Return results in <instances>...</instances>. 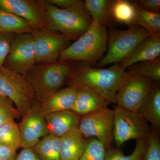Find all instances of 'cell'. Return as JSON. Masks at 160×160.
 Returning <instances> with one entry per match:
<instances>
[{
  "label": "cell",
  "instance_id": "1",
  "mask_svg": "<svg viewBox=\"0 0 160 160\" xmlns=\"http://www.w3.org/2000/svg\"><path fill=\"white\" fill-rule=\"evenodd\" d=\"M127 74L119 63L106 69L93 68L86 64L76 66L67 82L69 86L93 90L109 104L115 103L116 95Z\"/></svg>",
  "mask_w": 160,
  "mask_h": 160
},
{
  "label": "cell",
  "instance_id": "2",
  "mask_svg": "<svg viewBox=\"0 0 160 160\" xmlns=\"http://www.w3.org/2000/svg\"><path fill=\"white\" fill-rule=\"evenodd\" d=\"M72 62L36 63L25 77L34 91L35 98L40 102L61 89L68 81L76 66Z\"/></svg>",
  "mask_w": 160,
  "mask_h": 160
},
{
  "label": "cell",
  "instance_id": "3",
  "mask_svg": "<svg viewBox=\"0 0 160 160\" xmlns=\"http://www.w3.org/2000/svg\"><path fill=\"white\" fill-rule=\"evenodd\" d=\"M108 38L105 25L92 21L84 34L61 53L59 60L94 65L102 58Z\"/></svg>",
  "mask_w": 160,
  "mask_h": 160
},
{
  "label": "cell",
  "instance_id": "4",
  "mask_svg": "<svg viewBox=\"0 0 160 160\" xmlns=\"http://www.w3.org/2000/svg\"><path fill=\"white\" fill-rule=\"evenodd\" d=\"M46 19L48 29L61 32L69 41L78 39L92 22L85 6L64 9L48 4Z\"/></svg>",
  "mask_w": 160,
  "mask_h": 160
},
{
  "label": "cell",
  "instance_id": "5",
  "mask_svg": "<svg viewBox=\"0 0 160 160\" xmlns=\"http://www.w3.org/2000/svg\"><path fill=\"white\" fill-rule=\"evenodd\" d=\"M151 33L141 26H130L125 30H113L108 34V51L98 63L97 68L120 63Z\"/></svg>",
  "mask_w": 160,
  "mask_h": 160
},
{
  "label": "cell",
  "instance_id": "6",
  "mask_svg": "<svg viewBox=\"0 0 160 160\" xmlns=\"http://www.w3.org/2000/svg\"><path fill=\"white\" fill-rule=\"evenodd\" d=\"M0 93L12 102L21 117L35 98L33 88L24 76L4 67L0 69Z\"/></svg>",
  "mask_w": 160,
  "mask_h": 160
},
{
  "label": "cell",
  "instance_id": "7",
  "mask_svg": "<svg viewBox=\"0 0 160 160\" xmlns=\"http://www.w3.org/2000/svg\"><path fill=\"white\" fill-rule=\"evenodd\" d=\"M113 138L119 147L129 140L146 139L152 129L148 122L137 112L114 106Z\"/></svg>",
  "mask_w": 160,
  "mask_h": 160
},
{
  "label": "cell",
  "instance_id": "8",
  "mask_svg": "<svg viewBox=\"0 0 160 160\" xmlns=\"http://www.w3.org/2000/svg\"><path fill=\"white\" fill-rule=\"evenodd\" d=\"M78 129L83 137L95 138L108 149L113 138V109L106 107L81 117Z\"/></svg>",
  "mask_w": 160,
  "mask_h": 160
},
{
  "label": "cell",
  "instance_id": "9",
  "mask_svg": "<svg viewBox=\"0 0 160 160\" xmlns=\"http://www.w3.org/2000/svg\"><path fill=\"white\" fill-rule=\"evenodd\" d=\"M154 82L149 79L127 72L116 95L117 106L128 111L137 112L152 89Z\"/></svg>",
  "mask_w": 160,
  "mask_h": 160
},
{
  "label": "cell",
  "instance_id": "10",
  "mask_svg": "<svg viewBox=\"0 0 160 160\" xmlns=\"http://www.w3.org/2000/svg\"><path fill=\"white\" fill-rule=\"evenodd\" d=\"M36 64L34 43L32 33L14 34L9 54L3 67L25 77Z\"/></svg>",
  "mask_w": 160,
  "mask_h": 160
},
{
  "label": "cell",
  "instance_id": "11",
  "mask_svg": "<svg viewBox=\"0 0 160 160\" xmlns=\"http://www.w3.org/2000/svg\"><path fill=\"white\" fill-rule=\"evenodd\" d=\"M36 63L54 62L69 46L70 41L59 32L49 29H35L32 33Z\"/></svg>",
  "mask_w": 160,
  "mask_h": 160
},
{
  "label": "cell",
  "instance_id": "12",
  "mask_svg": "<svg viewBox=\"0 0 160 160\" xmlns=\"http://www.w3.org/2000/svg\"><path fill=\"white\" fill-rule=\"evenodd\" d=\"M45 0H0V8L26 20L37 30L48 29Z\"/></svg>",
  "mask_w": 160,
  "mask_h": 160
},
{
  "label": "cell",
  "instance_id": "13",
  "mask_svg": "<svg viewBox=\"0 0 160 160\" xmlns=\"http://www.w3.org/2000/svg\"><path fill=\"white\" fill-rule=\"evenodd\" d=\"M18 124L20 148H32L41 139L49 134L45 116L40 110V102L33 103Z\"/></svg>",
  "mask_w": 160,
  "mask_h": 160
},
{
  "label": "cell",
  "instance_id": "14",
  "mask_svg": "<svg viewBox=\"0 0 160 160\" xmlns=\"http://www.w3.org/2000/svg\"><path fill=\"white\" fill-rule=\"evenodd\" d=\"M160 54V33H151L140 42L131 54L119 64L123 69L126 70L137 63L158 58Z\"/></svg>",
  "mask_w": 160,
  "mask_h": 160
},
{
  "label": "cell",
  "instance_id": "15",
  "mask_svg": "<svg viewBox=\"0 0 160 160\" xmlns=\"http://www.w3.org/2000/svg\"><path fill=\"white\" fill-rule=\"evenodd\" d=\"M49 134L58 138L78 129L80 117L71 110L44 115Z\"/></svg>",
  "mask_w": 160,
  "mask_h": 160
},
{
  "label": "cell",
  "instance_id": "16",
  "mask_svg": "<svg viewBox=\"0 0 160 160\" xmlns=\"http://www.w3.org/2000/svg\"><path fill=\"white\" fill-rule=\"evenodd\" d=\"M78 94V88L69 86L61 89L40 102V110L43 115L71 110Z\"/></svg>",
  "mask_w": 160,
  "mask_h": 160
},
{
  "label": "cell",
  "instance_id": "17",
  "mask_svg": "<svg viewBox=\"0 0 160 160\" xmlns=\"http://www.w3.org/2000/svg\"><path fill=\"white\" fill-rule=\"evenodd\" d=\"M78 94L71 110L79 116L106 108L108 102L97 92L85 87H77Z\"/></svg>",
  "mask_w": 160,
  "mask_h": 160
},
{
  "label": "cell",
  "instance_id": "18",
  "mask_svg": "<svg viewBox=\"0 0 160 160\" xmlns=\"http://www.w3.org/2000/svg\"><path fill=\"white\" fill-rule=\"evenodd\" d=\"M86 142L78 129L60 138V160H80Z\"/></svg>",
  "mask_w": 160,
  "mask_h": 160
},
{
  "label": "cell",
  "instance_id": "19",
  "mask_svg": "<svg viewBox=\"0 0 160 160\" xmlns=\"http://www.w3.org/2000/svg\"><path fill=\"white\" fill-rule=\"evenodd\" d=\"M152 128L158 133L160 129V87L153 85L152 89L137 112Z\"/></svg>",
  "mask_w": 160,
  "mask_h": 160
},
{
  "label": "cell",
  "instance_id": "20",
  "mask_svg": "<svg viewBox=\"0 0 160 160\" xmlns=\"http://www.w3.org/2000/svg\"><path fill=\"white\" fill-rule=\"evenodd\" d=\"M109 15L118 23L134 26L136 9L134 1L116 0L111 1Z\"/></svg>",
  "mask_w": 160,
  "mask_h": 160
},
{
  "label": "cell",
  "instance_id": "21",
  "mask_svg": "<svg viewBox=\"0 0 160 160\" xmlns=\"http://www.w3.org/2000/svg\"><path fill=\"white\" fill-rule=\"evenodd\" d=\"M35 30L26 20L0 8V32L32 33Z\"/></svg>",
  "mask_w": 160,
  "mask_h": 160
},
{
  "label": "cell",
  "instance_id": "22",
  "mask_svg": "<svg viewBox=\"0 0 160 160\" xmlns=\"http://www.w3.org/2000/svg\"><path fill=\"white\" fill-rule=\"evenodd\" d=\"M60 138L49 134L32 147L41 160H60Z\"/></svg>",
  "mask_w": 160,
  "mask_h": 160
},
{
  "label": "cell",
  "instance_id": "23",
  "mask_svg": "<svg viewBox=\"0 0 160 160\" xmlns=\"http://www.w3.org/2000/svg\"><path fill=\"white\" fill-rule=\"evenodd\" d=\"M0 145L16 150L20 148L19 128L15 120H9L0 125Z\"/></svg>",
  "mask_w": 160,
  "mask_h": 160
},
{
  "label": "cell",
  "instance_id": "24",
  "mask_svg": "<svg viewBox=\"0 0 160 160\" xmlns=\"http://www.w3.org/2000/svg\"><path fill=\"white\" fill-rule=\"evenodd\" d=\"M134 2L136 9L134 26H141L151 33H160V12L147 11Z\"/></svg>",
  "mask_w": 160,
  "mask_h": 160
},
{
  "label": "cell",
  "instance_id": "25",
  "mask_svg": "<svg viewBox=\"0 0 160 160\" xmlns=\"http://www.w3.org/2000/svg\"><path fill=\"white\" fill-rule=\"evenodd\" d=\"M128 72L149 79L152 82L160 80V57L150 61L141 62L129 67Z\"/></svg>",
  "mask_w": 160,
  "mask_h": 160
},
{
  "label": "cell",
  "instance_id": "26",
  "mask_svg": "<svg viewBox=\"0 0 160 160\" xmlns=\"http://www.w3.org/2000/svg\"><path fill=\"white\" fill-rule=\"evenodd\" d=\"M111 1L86 0L84 2L86 11L92 21L105 25L104 23L109 15V8Z\"/></svg>",
  "mask_w": 160,
  "mask_h": 160
},
{
  "label": "cell",
  "instance_id": "27",
  "mask_svg": "<svg viewBox=\"0 0 160 160\" xmlns=\"http://www.w3.org/2000/svg\"><path fill=\"white\" fill-rule=\"evenodd\" d=\"M146 146V138L138 140L131 154L126 156L120 149L109 147L106 149L105 160H142Z\"/></svg>",
  "mask_w": 160,
  "mask_h": 160
},
{
  "label": "cell",
  "instance_id": "28",
  "mask_svg": "<svg viewBox=\"0 0 160 160\" xmlns=\"http://www.w3.org/2000/svg\"><path fill=\"white\" fill-rule=\"evenodd\" d=\"M106 148L95 138L86 142V148L80 160H105Z\"/></svg>",
  "mask_w": 160,
  "mask_h": 160
},
{
  "label": "cell",
  "instance_id": "29",
  "mask_svg": "<svg viewBox=\"0 0 160 160\" xmlns=\"http://www.w3.org/2000/svg\"><path fill=\"white\" fill-rule=\"evenodd\" d=\"M143 160H160V142L158 135L152 128L151 132L146 138V150Z\"/></svg>",
  "mask_w": 160,
  "mask_h": 160
},
{
  "label": "cell",
  "instance_id": "30",
  "mask_svg": "<svg viewBox=\"0 0 160 160\" xmlns=\"http://www.w3.org/2000/svg\"><path fill=\"white\" fill-rule=\"evenodd\" d=\"M13 105L9 98L0 93V125L9 120L21 117Z\"/></svg>",
  "mask_w": 160,
  "mask_h": 160
},
{
  "label": "cell",
  "instance_id": "31",
  "mask_svg": "<svg viewBox=\"0 0 160 160\" xmlns=\"http://www.w3.org/2000/svg\"><path fill=\"white\" fill-rule=\"evenodd\" d=\"M13 33L0 32V69L3 66L4 62L10 50Z\"/></svg>",
  "mask_w": 160,
  "mask_h": 160
},
{
  "label": "cell",
  "instance_id": "32",
  "mask_svg": "<svg viewBox=\"0 0 160 160\" xmlns=\"http://www.w3.org/2000/svg\"><path fill=\"white\" fill-rule=\"evenodd\" d=\"M47 3L61 9H71L85 6L84 2L80 0H46Z\"/></svg>",
  "mask_w": 160,
  "mask_h": 160
},
{
  "label": "cell",
  "instance_id": "33",
  "mask_svg": "<svg viewBox=\"0 0 160 160\" xmlns=\"http://www.w3.org/2000/svg\"><path fill=\"white\" fill-rule=\"evenodd\" d=\"M135 2L138 6L145 10L152 12H160V0H140Z\"/></svg>",
  "mask_w": 160,
  "mask_h": 160
},
{
  "label": "cell",
  "instance_id": "34",
  "mask_svg": "<svg viewBox=\"0 0 160 160\" xmlns=\"http://www.w3.org/2000/svg\"><path fill=\"white\" fill-rule=\"evenodd\" d=\"M14 160H41L32 148H22Z\"/></svg>",
  "mask_w": 160,
  "mask_h": 160
},
{
  "label": "cell",
  "instance_id": "35",
  "mask_svg": "<svg viewBox=\"0 0 160 160\" xmlns=\"http://www.w3.org/2000/svg\"><path fill=\"white\" fill-rule=\"evenodd\" d=\"M16 150L0 145V160H14Z\"/></svg>",
  "mask_w": 160,
  "mask_h": 160
}]
</instances>
